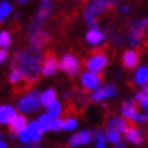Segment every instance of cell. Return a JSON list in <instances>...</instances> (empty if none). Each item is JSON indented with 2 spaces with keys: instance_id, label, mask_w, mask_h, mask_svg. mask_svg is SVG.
Masks as SVG:
<instances>
[{
  "instance_id": "obj_1",
  "label": "cell",
  "mask_w": 148,
  "mask_h": 148,
  "mask_svg": "<svg viewBox=\"0 0 148 148\" xmlns=\"http://www.w3.org/2000/svg\"><path fill=\"white\" fill-rule=\"evenodd\" d=\"M14 67H18L25 73V80L30 84L37 80L38 75L42 71L44 56L42 50L34 46H29L25 49L18 50L12 58Z\"/></svg>"
},
{
  "instance_id": "obj_2",
  "label": "cell",
  "mask_w": 148,
  "mask_h": 148,
  "mask_svg": "<svg viewBox=\"0 0 148 148\" xmlns=\"http://www.w3.org/2000/svg\"><path fill=\"white\" fill-rule=\"evenodd\" d=\"M117 3V0H95V1H91V4L86 8L84 11V19L87 23L91 25V29L92 27H97V23H95V18L97 15L103 11H106L108 8H110L112 5H114Z\"/></svg>"
},
{
  "instance_id": "obj_3",
  "label": "cell",
  "mask_w": 148,
  "mask_h": 148,
  "mask_svg": "<svg viewBox=\"0 0 148 148\" xmlns=\"http://www.w3.org/2000/svg\"><path fill=\"white\" fill-rule=\"evenodd\" d=\"M52 10H53V3H52L50 0H42V1H41L40 8H38L36 16H34L32 25H30V34L40 32L41 27L45 25V22L48 21V18H49Z\"/></svg>"
},
{
  "instance_id": "obj_4",
  "label": "cell",
  "mask_w": 148,
  "mask_h": 148,
  "mask_svg": "<svg viewBox=\"0 0 148 148\" xmlns=\"http://www.w3.org/2000/svg\"><path fill=\"white\" fill-rule=\"evenodd\" d=\"M40 92L37 90H33L23 95L22 98L18 101V110L22 113H33L41 106Z\"/></svg>"
},
{
  "instance_id": "obj_5",
  "label": "cell",
  "mask_w": 148,
  "mask_h": 148,
  "mask_svg": "<svg viewBox=\"0 0 148 148\" xmlns=\"http://www.w3.org/2000/svg\"><path fill=\"white\" fill-rule=\"evenodd\" d=\"M147 27H148V19L147 18L140 19V21H137L136 23H133V26H132L129 34H128V42H129L130 46L139 45Z\"/></svg>"
},
{
  "instance_id": "obj_6",
  "label": "cell",
  "mask_w": 148,
  "mask_h": 148,
  "mask_svg": "<svg viewBox=\"0 0 148 148\" xmlns=\"http://www.w3.org/2000/svg\"><path fill=\"white\" fill-rule=\"evenodd\" d=\"M80 83L82 86L87 88V90H98L101 87V83H102V77L99 73H95V72L91 71H86L82 73L80 76Z\"/></svg>"
},
{
  "instance_id": "obj_7",
  "label": "cell",
  "mask_w": 148,
  "mask_h": 148,
  "mask_svg": "<svg viewBox=\"0 0 148 148\" xmlns=\"http://www.w3.org/2000/svg\"><path fill=\"white\" fill-rule=\"evenodd\" d=\"M60 69H63L64 72H67L68 75H76L79 69H80V63L73 54H65L60 60Z\"/></svg>"
},
{
  "instance_id": "obj_8",
  "label": "cell",
  "mask_w": 148,
  "mask_h": 148,
  "mask_svg": "<svg viewBox=\"0 0 148 148\" xmlns=\"http://www.w3.org/2000/svg\"><path fill=\"white\" fill-rule=\"evenodd\" d=\"M106 65H108V57H106L103 53L92 54V56L87 60V63H86L87 71L95 72V73H99Z\"/></svg>"
},
{
  "instance_id": "obj_9",
  "label": "cell",
  "mask_w": 148,
  "mask_h": 148,
  "mask_svg": "<svg viewBox=\"0 0 148 148\" xmlns=\"http://www.w3.org/2000/svg\"><path fill=\"white\" fill-rule=\"evenodd\" d=\"M117 95V87L114 84H106L103 87H99L98 90L92 91L91 94V101L94 102H101V101H105V99L113 98Z\"/></svg>"
},
{
  "instance_id": "obj_10",
  "label": "cell",
  "mask_w": 148,
  "mask_h": 148,
  "mask_svg": "<svg viewBox=\"0 0 148 148\" xmlns=\"http://www.w3.org/2000/svg\"><path fill=\"white\" fill-rule=\"evenodd\" d=\"M92 140V133L90 130H80L75 133L73 136H71V139L68 141V145L71 148H75V147H80V145H86L88 144Z\"/></svg>"
},
{
  "instance_id": "obj_11",
  "label": "cell",
  "mask_w": 148,
  "mask_h": 148,
  "mask_svg": "<svg viewBox=\"0 0 148 148\" xmlns=\"http://www.w3.org/2000/svg\"><path fill=\"white\" fill-rule=\"evenodd\" d=\"M106 128H108V130H112V132L121 135V133H125L128 130L129 125H128L126 118H124V117H112L106 124Z\"/></svg>"
},
{
  "instance_id": "obj_12",
  "label": "cell",
  "mask_w": 148,
  "mask_h": 148,
  "mask_svg": "<svg viewBox=\"0 0 148 148\" xmlns=\"http://www.w3.org/2000/svg\"><path fill=\"white\" fill-rule=\"evenodd\" d=\"M58 68H60V65H58V61L56 60V57H54L53 54H48L46 58L44 60L41 73L44 76H52V75H54L58 71Z\"/></svg>"
},
{
  "instance_id": "obj_13",
  "label": "cell",
  "mask_w": 148,
  "mask_h": 148,
  "mask_svg": "<svg viewBox=\"0 0 148 148\" xmlns=\"http://www.w3.org/2000/svg\"><path fill=\"white\" fill-rule=\"evenodd\" d=\"M16 116V109L11 105H0V124L10 125Z\"/></svg>"
},
{
  "instance_id": "obj_14",
  "label": "cell",
  "mask_w": 148,
  "mask_h": 148,
  "mask_svg": "<svg viewBox=\"0 0 148 148\" xmlns=\"http://www.w3.org/2000/svg\"><path fill=\"white\" fill-rule=\"evenodd\" d=\"M121 114L124 118L126 120H132V121H135L139 112H137V109H136V102L135 101H132V99H128L125 102L122 103L121 106Z\"/></svg>"
},
{
  "instance_id": "obj_15",
  "label": "cell",
  "mask_w": 148,
  "mask_h": 148,
  "mask_svg": "<svg viewBox=\"0 0 148 148\" xmlns=\"http://www.w3.org/2000/svg\"><path fill=\"white\" fill-rule=\"evenodd\" d=\"M144 132L139 128H135V126H129L128 130L125 132V139L132 144H136V145H140L143 144L144 141Z\"/></svg>"
},
{
  "instance_id": "obj_16",
  "label": "cell",
  "mask_w": 148,
  "mask_h": 148,
  "mask_svg": "<svg viewBox=\"0 0 148 148\" xmlns=\"http://www.w3.org/2000/svg\"><path fill=\"white\" fill-rule=\"evenodd\" d=\"M30 41H32V46L41 49L45 44H48V41H49V34L46 32L40 30V32L30 34Z\"/></svg>"
},
{
  "instance_id": "obj_17",
  "label": "cell",
  "mask_w": 148,
  "mask_h": 148,
  "mask_svg": "<svg viewBox=\"0 0 148 148\" xmlns=\"http://www.w3.org/2000/svg\"><path fill=\"white\" fill-rule=\"evenodd\" d=\"M26 128H27V120L23 114H16L15 118L10 124V130L12 133H16V135L19 132H22L23 129H26Z\"/></svg>"
},
{
  "instance_id": "obj_18",
  "label": "cell",
  "mask_w": 148,
  "mask_h": 148,
  "mask_svg": "<svg viewBox=\"0 0 148 148\" xmlns=\"http://www.w3.org/2000/svg\"><path fill=\"white\" fill-rule=\"evenodd\" d=\"M103 38H105V36H103V33L99 30L98 27L90 29L88 33L86 34V40H87V42L91 44V45H99V44H102Z\"/></svg>"
},
{
  "instance_id": "obj_19",
  "label": "cell",
  "mask_w": 148,
  "mask_h": 148,
  "mask_svg": "<svg viewBox=\"0 0 148 148\" xmlns=\"http://www.w3.org/2000/svg\"><path fill=\"white\" fill-rule=\"evenodd\" d=\"M27 132H29V136H30V140L32 143H38L42 137V130H41L40 125H38V121H32L30 124H27Z\"/></svg>"
},
{
  "instance_id": "obj_20",
  "label": "cell",
  "mask_w": 148,
  "mask_h": 148,
  "mask_svg": "<svg viewBox=\"0 0 148 148\" xmlns=\"http://www.w3.org/2000/svg\"><path fill=\"white\" fill-rule=\"evenodd\" d=\"M139 63V54L135 50H126L122 54V64L125 68H135Z\"/></svg>"
},
{
  "instance_id": "obj_21",
  "label": "cell",
  "mask_w": 148,
  "mask_h": 148,
  "mask_svg": "<svg viewBox=\"0 0 148 148\" xmlns=\"http://www.w3.org/2000/svg\"><path fill=\"white\" fill-rule=\"evenodd\" d=\"M133 80H135V83L137 86H141V87L147 86L148 84V67L141 65V67L137 68L135 72V76H133Z\"/></svg>"
},
{
  "instance_id": "obj_22",
  "label": "cell",
  "mask_w": 148,
  "mask_h": 148,
  "mask_svg": "<svg viewBox=\"0 0 148 148\" xmlns=\"http://www.w3.org/2000/svg\"><path fill=\"white\" fill-rule=\"evenodd\" d=\"M40 99L41 105H44L45 108H49L50 105H53L56 102V91L53 88H48L40 95Z\"/></svg>"
},
{
  "instance_id": "obj_23",
  "label": "cell",
  "mask_w": 148,
  "mask_h": 148,
  "mask_svg": "<svg viewBox=\"0 0 148 148\" xmlns=\"http://www.w3.org/2000/svg\"><path fill=\"white\" fill-rule=\"evenodd\" d=\"M37 121H38V125H40L42 132H48V130H50V125H52L53 118H52L48 113H45V114H41L40 118H38Z\"/></svg>"
},
{
  "instance_id": "obj_24",
  "label": "cell",
  "mask_w": 148,
  "mask_h": 148,
  "mask_svg": "<svg viewBox=\"0 0 148 148\" xmlns=\"http://www.w3.org/2000/svg\"><path fill=\"white\" fill-rule=\"evenodd\" d=\"M8 80L12 83V84H16L19 82L25 80V73L22 72V69H19L18 67H14L10 72V76H8Z\"/></svg>"
},
{
  "instance_id": "obj_25",
  "label": "cell",
  "mask_w": 148,
  "mask_h": 148,
  "mask_svg": "<svg viewBox=\"0 0 148 148\" xmlns=\"http://www.w3.org/2000/svg\"><path fill=\"white\" fill-rule=\"evenodd\" d=\"M92 139H95V148H105L106 147V136L101 130H95L92 133Z\"/></svg>"
},
{
  "instance_id": "obj_26",
  "label": "cell",
  "mask_w": 148,
  "mask_h": 148,
  "mask_svg": "<svg viewBox=\"0 0 148 148\" xmlns=\"http://www.w3.org/2000/svg\"><path fill=\"white\" fill-rule=\"evenodd\" d=\"M61 112H63V108H61V103L60 102H56L53 103V105H50L49 108H48V114H49L52 118H58L60 117V114H61Z\"/></svg>"
},
{
  "instance_id": "obj_27",
  "label": "cell",
  "mask_w": 148,
  "mask_h": 148,
  "mask_svg": "<svg viewBox=\"0 0 148 148\" xmlns=\"http://www.w3.org/2000/svg\"><path fill=\"white\" fill-rule=\"evenodd\" d=\"M12 11V5L8 1H1L0 3V22H3Z\"/></svg>"
},
{
  "instance_id": "obj_28",
  "label": "cell",
  "mask_w": 148,
  "mask_h": 148,
  "mask_svg": "<svg viewBox=\"0 0 148 148\" xmlns=\"http://www.w3.org/2000/svg\"><path fill=\"white\" fill-rule=\"evenodd\" d=\"M11 45V36L8 32H0V49H7Z\"/></svg>"
},
{
  "instance_id": "obj_29",
  "label": "cell",
  "mask_w": 148,
  "mask_h": 148,
  "mask_svg": "<svg viewBox=\"0 0 148 148\" xmlns=\"http://www.w3.org/2000/svg\"><path fill=\"white\" fill-rule=\"evenodd\" d=\"M135 98H136V101H139L140 106L148 113V95H145V94H143L141 91H139V92L135 94Z\"/></svg>"
},
{
  "instance_id": "obj_30",
  "label": "cell",
  "mask_w": 148,
  "mask_h": 148,
  "mask_svg": "<svg viewBox=\"0 0 148 148\" xmlns=\"http://www.w3.org/2000/svg\"><path fill=\"white\" fill-rule=\"evenodd\" d=\"M76 126H77V120L76 118H73V117H68L67 120H64L63 130H65V132H71V130L76 129Z\"/></svg>"
},
{
  "instance_id": "obj_31",
  "label": "cell",
  "mask_w": 148,
  "mask_h": 148,
  "mask_svg": "<svg viewBox=\"0 0 148 148\" xmlns=\"http://www.w3.org/2000/svg\"><path fill=\"white\" fill-rule=\"evenodd\" d=\"M105 136H106V141H110L113 144H117L121 141V136L118 133H116V132H112V130H108Z\"/></svg>"
},
{
  "instance_id": "obj_32",
  "label": "cell",
  "mask_w": 148,
  "mask_h": 148,
  "mask_svg": "<svg viewBox=\"0 0 148 148\" xmlns=\"http://www.w3.org/2000/svg\"><path fill=\"white\" fill-rule=\"evenodd\" d=\"M64 128V120L63 118H54L53 121H52V125H50V130H53V132H58V130H63Z\"/></svg>"
},
{
  "instance_id": "obj_33",
  "label": "cell",
  "mask_w": 148,
  "mask_h": 148,
  "mask_svg": "<svg viewBox=\"0 0 148 148\" xmlns=\"http://www.w3.org/2000/svg\"><path fill=\"white\" fill-rule=\"evenodd\" d=\"M16 136H18L19 141H21L22 144H29V143H32V140H30V136H29V132H27V129H23L22 132H19Z\"/></svg>"
},
{
  "instance_id": "obj_34",
  "label": "cell",
  "mask_w": 148,
  "mask_h": 148,
  "mask_svg": "<svg viewBox=\"0 0 148 148\" xmlns=\"http://www.w3.org/2000/svg\"><path fill=\"white\" fill-rule=\"evenodd\" d=\"M135 122H137V124H147L148 122V116L147 114H137V117H136Z\"/></svg>"
},
{
  "instance_id": "obj_35",
  "label": "cell",
  "mask_w": 148,
  "mask_h": 148,
  "mask_svg": "<svg viewBox=\"0 0 148 148\" xmlns=\"http://www.w3.org/2000/svg\"><path fill=\"white\" fill-rule=\"evenodd\" d=\"M7 58H8V52H7V49H0V64L4 63Z\"/></svg>"
},
{
  "instance_id": "obj_36",
  "label": "cell",
  "mask_w": 148,
  "mask_h": 148,
  "mask_svg": "<svg viewBox=\"0 0 148 148\" xmlns=\"http://www.w3.org/2000/svg\"><path fill=\"white\" fill-rule=\"evenodd\" d=\"M118 12H120V14H126V12H129V7H128V5H121V7L118 8Z\"/></svg>"
},
{
  "instance_id": "obj_37",
  "label": "cell",
  "mask_w": 148,
  "mask_h": 148,
  "mask_svg": "<svg viewBox=\"0 0 148 148\" xmlns=\"http://www.w3.org/2000/svg\"><path fill=\"white\" fill-rule=\"evenodd\" d=\"M141 92H143V94H145V95H148V84L144 86L143 88H141Z\"/></svg>"
},
{
  "instance_id": "obj_38",
  "label": "cell",
  "mask_w": 148,
  "mask_h": 148,
  "mask_svg": "<svg viewBox=\"0 0 148 148\" xmlns=\"http://www.w3.org/2000/svg\"><path fill=\"white\" fill-rule=\"evenodd\" d=\"M116 148H125V144L122 143V141H120V143L116 144Z\"/></svg>"
},
{
  "instance_id": "obj_39",
  "label": "cell",
  "mask_w": 148,
  "mask_h": 148,
  "mask_svg": "<svg viewBox=\"0 0 148 148\" xmlns=\"http://www.w3.org/2000/svg\"><path fill=\"white\" fill-rule=\"evenodd\" d=\"M0 148H8V145L5 141H0Z\"/></svg>"
},
{
  "instance_id": "obj_40",
  "label": "cell",
  "mask_w": 148,
  "mask_h": 148,
  "mask_svg": "<svg viewBox=\"0 0 148 148\" xmlns=\"http://www.w3.org/2000/svg\"><path fill=\"white\" fill-rule=\"evenodd\" d=\"M16 1H18L19 4H25V3H27L29 0H16Z\"/></svg>"
},
{
  "instance_id": "obj_41",
  "label": "cell",
  "mask_w": 148,
  "mask_h": 148,
  "mask_svg": "<svg viewBox=\"0 0 148 148\" xmlns=\"http://www.w3.org/2000/svg\"><path fill=\"white\" fill-rule=\"evenodd\" d=\"M29 148H40V147H38L37 144H32V145H30V147H29Z\"/></svg>"
},
{
  "instance_id": "obj_42",
  "label": "cell",
  "mask_w": 148,
  "mask_h": 148,
  "mask_svg": "<svg viewBox=\"0 0 148 148\" xmlns=\"http://www.w3.org/2000/svg\"><path fill=\"white\" fill-rule=\"evenodd\" d=\"M91 1H95V0H91Z\"/></svg>"
},
{
  "instance_id": "obj_43",
  "label": "cell",
  "mask_w": 148,
  "mask_h": 148,
  "mask_svg": "<svg viewBox=\"0 0 148 148\" xmlns=\"http://www.w3.org/2000/svg\"><path fill=\"white\" fill-rule=\"evenodd\" d=\"M19 148H23V147H19Z\"/></svg>"
}]
</instances>
